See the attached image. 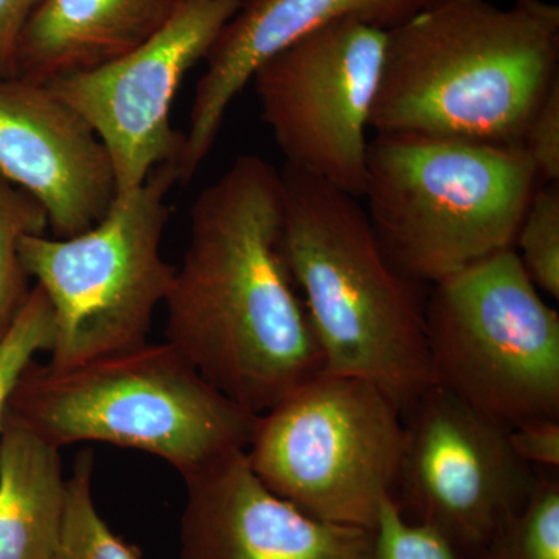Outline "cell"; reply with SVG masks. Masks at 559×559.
Segmentation results:
<instances>
[{"instance_id":"6da1fadb","label":"cell","mask_w":559,"mask_h":559,"mask_svg":"<svg viewBox=\"0 0 559 559\" xmlns=\"http://www.w3.org/2000/svg\"><path fill=\"white\" fill-rule=\"evenodd\" d=\"M164 305L168 344L250 414L323 371L283 253V183L270 162L245 154L198 194Z\"/></svg>"},{"instance_id":"7a4b0ae2","label":"cell","mask_w":559,"mask_h":559,"mask_svg":"<svg viewBox=\"0 0 559 559\" xmlns=\"http://www.w3.org/2000/svg\"><path fill=\"white\" fill-rule=\"evenodd\" d=\"M558 80V5L437 0L388 32L370 130L521 145Z\"/></svg>"},{"instance_id":"3957f363","label":"cell","mask_w":559,"mask_h":559,"mask_svg":"<svg viewBox=\"0 0 559 559\" xmlns=\"http://www.w3.org/2000/svg\"><path fill=\"white\" fill-rule=\"evenodd\" d=\"M280 176L283 253L323 371L371 382L406 415L436 385L425 286L392 266L358 198L290 165Z\"/></svg>"},{"instance_id":"277c9868","label":"cell","mask_w":559,"mask_h":559,"mask_svg":"<svg viewBox=\"0 0 559 559\" xmlns=\"http://www.w3.org/2000/svg\"><path fill=\"white\" fill-rule=\"evenodd\" d=\"M7 417L60 450L95 441L156 455L186 480L246 451L259 415L168 342H145L70 367L33 360Z\"/></svg>"},{"instance_id":"5b68a950","label":"cell","mask_w":559,"mask_h":559,"mask_svg":"<svg viewBox=\"0 0 559 559\" xmlns=\"http://www.w3.org/2000/svg\"><path fill=\"white\" fill-rule=\"evenodd\" d=\"M539 183L521 145L377 134L360 200L392 266L430 286L513 249Z\"/></svg>"},{"instance_id":"8992f818","label":"cell","mask_w":559,"mask_h":559,"mask_svg":"<svg viewBox=\"0 0 559 559\" xmlns=\"http://www.w3.org/2000/svg\"><path fill=\"white\" fill-rule=\"evenodd\" d=\"M173 162L117 197L105 218L75 237H22V263L46 294L55 320L49 364L70 367L148 342L154 312L175 267L162 257L170 221Z\"/></svg>"},{"instance_id":"52a82bcc","label":"cell","mask_w":559,"mask_h":559,"mask_svg":"<svg viewBox=\"0 0 559 559\" xmlns=\"http://www.w3.org/2000/svg\"><path fill=\"white\" fill-rule=\"evenodd\" d=\"M425 323L436 385L507 429L559 418V314L516 250L430 285Z\"/></svg>"},{"instance_id":"ba28073f","label":"cell","mask_w":559,"mask_h":559,"mask_svg":"<svg viewBox=\"0 0 559 559\" xmlns=\"http://www.w3.org/2000/svg\"><path fill=\"white\" fill-rule=\"evenodd\" d=\"M407 430L388 393L320 371L257 417L246 457L271 491L334 524L373 528L399 485Z\"/></svg>"},{"instance_id":"9c48e42d","label":"cell","mask_w":559,"mask_h":559,"mask_svg":"<svg viewBox=\"0 0 559 559\" xmlns=\"http://www.w3.org/2000/svg\"><path fill=\"white\" fill-rule=\"evenodd\" d=\"M385 36L362 22H336L280 50L250 80L286 165L358 200Z\"/></svg>"},{"instance_id":"30bf717a","label":"cell","mask_w":559,"mask_h":559,"mask_svg":"<svg viewBox=\"0 0 559 559\" xmlns=\"http://www.w3.org/2000/svg\"><path fill=\"white\" fill-rule=\"evenodd\" d=\"M241 7L242 0H189L138 49L47 83L105 143L119 197L139 189L159 165L178 159L183 132L173 128V102Z\"/></svg>"},{"instance_id":"8fae6325","label":"cell","mask_w":559,"mask_h":559,"mask_svg":"<svg viewBox=\"0 0 559 559\" xmlns=\"http://www.w3.org/2000/svg\"><path fill=\"white\" fill-rule=\"evenodd\" d=\"M406 415L399 485L418 521L479 554L527 502L538 476L511 450L509 429L440 385Z\"/></svg>"},{"instance_id":"7c38bea8","label":"cell","mask_w":559,"mask_h":559,"mask_svg":"<svg viewBox=\"0 0 559 559\" xmlns=\"http://www.w3.org/2000/svg\"><path fill=\"white\" fill-rule=\"evenodd\" d=\"M0 176L46 212L53 237L105 218L117 191L105 143L49 84L0 79Z\"/></svg>"},{"instance_id":"4fadbf2b","label":"cell","mask_w":559,"mask_h":559,"mask_svg":"<svg viewBox=\"0 0 559 559\" xmlns=\"http://www.w3.org/2000/svg\"><path fill=\"white\" fill-rule=\"evenodd\" d=\"M183 481L180 559H371L373 528L305 513L259 479L246 451Z\"/></svg>"},{"instance_id":"5bb4252c","label":"cell","mask_w":559,"mask_h":559,"mask_svg":"<svg viewBox=\"0 0 559 559\" xmlns=\"http://www.w3.org/2000/svg\"><path fill=\"white\" fill-rule=\"evenodd\" d=\"M437 0H255L241 7L205 57L175 164L189 182L213 150L231 103L263 62L297 39L342 21L390 32Z\"/></svg>"},{"instance_id":"9a60e30c","label":"cell","mask_w":559,"mask_h":559,"mask_svg":"<svg viewBox=\"0 0 559 559\" xmlns=\"http://www.w3.org/2000/svg\"><path fill=\"white\" fill-rule=\"evenodd\" d=\"M189 0H44L20 43L16 76L50 81L130 53Z\"/></svg>"},{"instance_id":"2e32d148","label":"cell","mask_w":559,"mask_h":559,"mask_svg":"<svg viewBox=\"0 0 559 559\" xmlns=\"http://www.w3.org/2000/svg\"><path fill=\"white\" fill-rule=\"evenodd\" d=\"M66 488L60 448L5 417L0 433V559H53Z\"/></svg>"},{"instance_id":"e0dca14e","label":"cell","mask_w":559,"mask_h":559,"mask_svg":"<svg viewBox=\"0 0 559 559\" xmlns=\"http://www.w3.org/2000/svg\"><path fill=\"white\" fill-rule=\"evenodd\" d=\"M94 452L73 462L66 488L64 521L53 559H142V549L117 535L94 499Z\"/></svg>"},{"instance_id":"ac0fdd59","label":"cell","mask_w":559,"mask_h":559,"mask_svg":"<svg viewBox=\"0 0 559 559\" xmlns=\"http://www.w3.org/2000/svg\"><path fill=\"white\" fill-rule=\"evenodd\" d=\"M49 227L46 212L31 194L0 176V337L31 296V275L22 263V237L46 234Z\"/></svg>"},{"instance_id":"d6986e66","label":"cell","mask_w":559,"mask_h":559,"mask_svg":"<svg viewBox=\"0 0 559 559\" xmlns=\"http://www.w3.org/2000/svg\"><path fill=\"white\" fill-rule=\"evenodd\" d=\"M477 555L479 559H559L558 474L538 476L527 502Z\"/></svg>"},{"instance_id":"ffe728a7","label":"cell","mask_w":559,"mask_h":559,"mask_svg":"<svg viewBox=\"0 0 559 559\" xmlns=\"http://www.w3.org/2000/svg\"><path fill=\"white\" fill-rule=\"evenodd\" d=\"M513 249L533 285L558 300L559 183H539L536 187Z\"/></svg>"},{"instance_id":"44dd1931","label":"cell","mask_w":559,"mask_h":559,"mask_svg":"<svg viewBox=\"0 0 559 559\" xmlns=\"http://www.w3.org/2000/svg\"><path fill=\"white\" fill-rule=\"evenodd\" d=\"M53 340L55 320L50 301L35 285L20 316L0 337V433L17 382L39 353H50Z\"/></svg>"},{"instance_id":"7402d4cb","label":"cell","mask_w":559,"mask_h":559,"mask_svg":"<svg viewBox=\"0 0 559 559\" xmlns=\"http://www.w3.org/2000/svg\"><path fill=\"white\" fill-rule=\"evenodd\" d=\"M371 559H460L459 549L440 530L407 520L393 496L382 500L373 527Z\"/></svg>"},{"instance_id":"603a6c76","label":"cell","mask_w":559,"mask_h":559,"mask_svg":"<svg viewBox=\"0 0 559 559\" xmlns=\"http://www.w3.org/2000/svg\"><path fill=\"white\" fill-rule=\"evenodd\" d=\"M521 146L540 183H559V80L530 119Z\"/></svg>"},{"instance_id":"cb8c5ba5","label":"cell","mask_w":559,"mask_h":559,"mask_svg":"<svg viewBox=\"0 0 559 559\" xmlns=\"http://www.w3.org/2000/svg\"><path fill=\"white\" fill-rule=\"evenodd\" d=\"M511 450L525 465L558 474L559 418H539L509 429Z\"/></svg>"},{"instance_id":"d4e9b609","label":"cell","mask_w":559,"mask_h":559,"mask_svg":"<svg viewBox=\"0 0 559 559\" xmlns=\"http://www.w3.org/2000/svg\"><path fill=\"white\" fill-rule=\"evenodd\" d=\"M44 0H0V79L16 76L17 50Z\"/></svg>"},{"instance_id":"484cf974","label":"cell","mask_w":559,"mask_h":559,"mask_svg":"<svg viewBox=\"0 0 559 559\" xmlns=\"http://www.w3.org/2000/svg\"><path fill=\"white\" fill-rule=\"evenodd\" d=\"M255 2V0H242V7L249 5V3Z\"/></svg>"}]
</instances>
